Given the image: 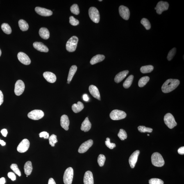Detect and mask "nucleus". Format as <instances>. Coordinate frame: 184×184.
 I'll return each mask as SVG.
<instances>
[{"label":"nucleus","instance_id":"obj_1","mask_svg":"<svg viewBox=\"0 0 184 184\" xmlns=\"http://www.w3.org/2000/svg\"><path fill=\"white\" fill-rule=\"evenodd\" d=\"M180 84L177 79H169L166 81L162 87V90L164 93H168L175 90Z\"/></svg>","mask_w":184,"mask_h":184},{"label":"nucleus","instance_id":"obj_2","mask_svg":"<svg viewBox=\"0 0 184 184\" xmlns=\"http://www.w3.org/2000/svg\"><path fill=\"white\" fill-rule=\"evenodd\" d=\"M151 162L155 167H161L164 165L165 162L162 155L158 153H153L151 158Z\"/></svg>","mask_w":184,"mask_h":184},{"label":"nucleus","instance_id":"obj_3","mask_svg":"<svg viewBox=\"0 0 184 184\" xmlns=\"http://www.w3.org/2000/svg\"><path fill=\"white\" fill-rule=\"evenodd\" d=\"M78 41V37L76 36L71 37L66 44V49L68 51L72 52L76 51Z\"/></svg>","mask_w":184,"mask_h":184},{"label":"nucleus","instance_id":"obj_4","mask_svg":"<svg viewBox=\"0 0 184 184\" xmlns=\"http://www.w3.org/2000/svg\"><path fill=\"white\" fill-rule=\"evenodd\" d=\"M74 171L72 168L69 167L66 170L63 177L65 184H71L74 177Z\"/></svg>","mask_w":184,"mask_h":184},{"label":"nucleus","instance_id":"obj_5","mask_svg":"<svg viewBox=\"0 0 184 184\" xmlns=\"http://www.w3.org/2000/svg\"><path fill=\"white\" fill-rule=\"evenodd\" d=\"M164 120L166 125L170 129H172L177 125L174 117L171 113L166 114L164 116Z\"/></svg>","mask_w":184,"mask_h":184},{"label":"nucleus","instance_id":"obj_6","mask_svg":"<svg viewBox=\"0 0 184 184\" xmlns=\"http://www.w3.org/2000/svg\"><path fill=\"white\" fill-rule=\"evenodd\" d=\"M126 114L123 111L115 110L112 111L110 114V117L112 120H119L125 118L126 117Z\"/></svg>","mask_w":184,"mask_h":184},{"label":"nucleus","instance_id":"obj_7","mask_svg":"<svg viewBox=\"0 0 184 184\" xmlns=\"http://www.w3.org/2000/svg\"><path fill=\"white\" fill-rule=\"evenodd\" d=\"M89 15L91 20L96 23L99 22L100 15L99 11L94 7H91L89 10Z\"/></svg>","mask_w":184,"mask_h":184},{"label":"nucleus","instance_id":"obj_8","mask_svg":"<svg viewBox=\"0 0 184 184\" xmlns=\"http://www.w3.org/2000/svg\"><path fill=\"white\" fill-rule=\"evenodd\" d=\"M44 116V113L42 110H35L31 111L28 114V117L33 120H38Z\"/></svg>","mask_w":184,"mask_h":184},{"label":"nucleus","instance_id":"obj_9","mask_svg":"<svg viewBox=\"0 0 184 184\" xmlns=\"http://www.w3.org/2000/svg\"><path fill=\"white\" fill-rule=\"evenodd\" d=\"M29 146L30 142L29 140L27 139H24L21 141L18 146L17 151L20 153H24L28 151Z\"/></svg>","mask_w":184,"mask_h":184},{"label":"nucleus","instance_id":"obj_10","mask_svg":"<svg viewBox=\"0 0 184 184\" xmlns=\"http://www.w3.org/2000/svg\"><path fill=\"white\" fill-rule=\"evenodd\" d=\"M25 88V84L22 80H19L15 85V93L16 95L20 96L24 92Z\"/></svg>","mask_w":184,"mask_h":184},{"label":"nucleus","instance_id":"obj_11","mask_svg":"<svg viewBox=\"0 0 184 184\" xmlns=\"http://www.w3.org/2000/svg\"><path fill=\"white\" fill-rule=\"evenodd\" d=\"M169 5L167 2L160 1L157 5L156 12L159 15H161L162 12L168 9Z\"/></svg>","mask_w":184,"mask_h":184},{"label":"nucleus","instance_id":"obj_12","mask_svg":"<svg viewBox=\"0 0 184 184\" xmlns=\"http://www.w3.org/2000/svg\"><path fill=\"white\" fill-rule=\"evenodd\" d=\"M93 144V141L89 140L83 143L80 146L78 149V153H84L88 151Z\"/></svg>","mask_w":184,"mask_h":184},{"label":"nucleus","instance_id":"obj_13","mask_svg":"<svg viewBox=\"0 0 184 184\" xmlns=\"http://www.w3.org/2000/svg\"><path fill=\"white\" fill-rule=\"evenodd\" d=\"M119 13L121 17L126 20L129 19L130 12L128 7L124 6H121L119 8Z\"/></svg>","mask_w":184,"mask_h":184},{"label":"nucleus","instance_id":"obj_14","mask_svg":"<svg viewBox=\"0 0 184 184\" xmlns=\"http://www.w3.org/2000/svg\"><path fill=\"white\" fill-rule=\"evenodd\" d=\"M17 58L19 61L25 65H29L31 63L30 60L28 55L22 52L18 53Z\"/></svg>","mask_w":184,"mask_h":184},{"label":"nucleus","instance_id":"obj_15","mask_svg":"<svg viewBox=\"0 0 184 184\" xmlns=\"http://www.w3.org/2000/svg\"><path fill=\"white\" fill-rule=\"evenodd\" d=\"M140 154V151L139 150L135 151L130 156L129 159V163L130 167L132 169L135 167L136 164L137 162V159Z\"/></svg>","mask_w":184,"mask_h":184},{"label":"nucleus","instance_id":"obj_16","mask_svg":"<svg viewBox=\"0 0 184 184\" xmlns=\"http://www.w3.org/2000/svg\"><path fill=\"white\" fill-rule=\"evenodd\" d=\"M35 10L39 15L44 17H49L53 14V12L51 10L40 7H36L35 8Z\"/></svg>","mask_w":184,"mask_h":184},{"label":"nucleus","instance_id":"obj_17","mask_svg":"<svg viewBox=\"0 0 184 184\" xmlns=\"http://www.w3.org/2000/svg\"><path fill=\"white\" fill-rule=\"evenodd\" d=\"M89 90L91 95L94 98L101 100L100 95L97 87L94 85H90L89 87Z\"/></svg>","mask_w":184,"mask_h":184},{"label":"nucleus","instance_id":"obj_18","mask_svg":"<svg viewBox=\"0 0 184 184\" xmlns=\"http://www.w3.org/2000/svg\"><path fill=\"white\" fill-rule=\"evenodd\" d=\"M84 184H94V179L92 173L90 171L85 172L84 177Z\"/></svg>","mask_w":184,"mask_h":184},{"label":"nucleus","instance_id":"obj_19","mask_svg":"<svg viewBox=\"0 0 184 184\" xmlns=\"http://www.w3.org/2000/svg\"><path fill=\"white\" fill-rule=\"evenodd\" d=\"M70 121L68 117L66 115L62 116L60 118V125L62 128L66 131L69 130Z\"/></svg>","mask_w":184,"mask_h":184},{"label":"nucleus","instance_id":"obj_20","mask_svg":"<svg viewBox=\"0 0 184 184\" xmlns=\"http://www.w3.org/2000/svg\"><path fill=\"white\" fill-rule=\"evenodd\" d=\"M33 46L37 51L41 52H48L49 51L47 46L41 42H35L33 43Z\"/></svg>","mask_w":184,"mask_h":184},{"label":"nucleus","instance_id":"obj_21","mask_svg":"<svg viewBox=\"0 0 184 184\" xmlns=\"http://www.w3.org/2000/svg\"><path fill=\"white\" fill-rule=\"evenodd\" d=\"M44 78L48 82L50 83H54L56 80V77L53 73L50 72H46L43 73Z\"/></svg>","mask_w":184,"mask_h":184},{"label":"nucleus","instance_id":"obj_22","mask_svg":"<svg viewBox=\"0 0 184 184\" xmlns=\"http://www.w3.org/2000/svg\"><path fill=\"white\" fill-rule=\"evenodd\" d=\"M128 73H129V71L128 70L124 71L119 72L116 75L115 78H114V81L116 83H120L126 77Z\"/></svg>","mask_w":184,"mask_h":184},{"label":"nucleus","instance_id":"obj_23","mask_svg":"<svg viewBox=\"0 0 184 184\" xmlns=\"http://www.w3.org/2000/svg\"><path fill=\"white\" fill-rule=\"evenodd\" d=\"M91 127L92 124L89 121L88 117L86 118L82 123L81 128V130L85 132H88L90 129Z\"/></svg>","mask_w":184,"mask_h":184},{"label":"nucleus","instance_id":"obj_24","mask_svg":"<svg viewBox=\"0 0 184 184\" xmlns=\"http://www.w3.org/2000/svg\"><path fill=\"white\" fill-rule=\"evenodd\" d=\"M39 34L41 38L45 40H47L50 37L49 30L46 28H41L39 30Z\"/></svg>","mask_w":184,"mask_h":184},{"label":"nucleus","instance_id":"obj_25","mask_svg":"<svg viewBox=\"0 0 184 184\" xmlns=\"http://www.w3.org/2000/svg\"><path fill=\"white\" fill-rule=\"evenodd\" d=\"M83 104L80 101H78L77 104H74L72 106V110L75 113H78L81 111L84 108Z\"/></svg>","mask_w":184,"mask_h":184},{"label":"nucleus","instance_id":"obj_26","mask_svg":"<svg viewBox=\"0 0 184 184\" xmlns=\"http://www.w3.org/2000/svg\"><path fill=\"white\" fill-rule=\"evenodd\" d=\"M105 58V57L104 55L98 54L93 57L91 59L90 63L91 65H94L98 62L102 61Z\"/></svg>","mask_w":184,"mask_h":184},{"label":"nucleus","instance_id":"obj_27","mask_svg":"<svg viewBox=\"0 0 184 184\" xmlns=\"http://www.w3.org/2000/svg\"><path fill=\"white\" fill-rule=\"evenodd\" d=\"M77 70V67L76 65H73L70 68L68 77V84H69L70 83L73 77L76 74Z\"/></svg>","mask_w":184,"mask_h":184},{"label":"nucleus","instance_id":"obj_28","mask_svg":"<svg viewBox=\"0 0 184 184\" xmlns=\"http://www.w3.org/2000/svg\"><path fill=\"white\" fill-rule=\"evenodd\" d=\"M24 170L25 174L27 176L30 175L33 171L31 162L30 161L27 162L25 164L24 167Z\"/></svg>","mask_w":184,"mask_h":184},{"label":"nucleus","instance_id":"obj_29","mask_svg":"<svg viewBox=\"0 0 184 184\" xmlns=\"http://www.w3.org/2000/svg\"><path fill=\"white\" fill-rule=\"evenodd\" d=\"M19 25L20 29L22 31H26L29 28V25L25 21L20 19L19 21Z\"/></svg>","mask_w":184,"mask_h":184},{"label":"nucleus","instance_id":"obj_30","mask_svg":"<svg viewBox=\"0 0 184 184\" xmlns=\"http://www.w3.org/2000/svg\"><path fill=\"white\" fill-rule=\"evenodd\" d=\"M133 78L134 76L132 75H130L126 78V81L123 84V86L125 88L127 89L131 86L132 83Z\"/></svg>","mask_w":184,"mask_h":184},{"label":"nucleus","instance_id":"obj_31","mask_svg":"<svg viewBox=\"0 0 184 184\" xmlns=\"http://www.w3.org/2000/svg\"><path fill=\"white\" fill-rule=\"evenodd\" d=\"M154 67L152 65H149L144 66L141 67L140 71L143 74H147L152 72Z\"/></svg>","mask_w":184,"mask_h":184},{"label":"nucleus","instance_id":"obj_32","mask_svg":"<svg viewBox=\"0 0 184 184\" xmlns=\"http://www.w3.org/2000/svg\"><path fill=\"white\" fill-rule=\"evenodd\" d=\"M1 28L2 30L5 33L7 34H10L12 32L11 28L7 23H3L1 25Z\"/></svg>","mask_w":184,"mask_h":184},{"label":"nucleus","instance_id":"obj_33","mask_svg":"<svg viewBox=\"0 0 184 184\" xmlns=\"http://www.w3.org/2000/svg\"><path fill=\"white\" fill-rule=\"evenodd\" d=\"M150 80L149 77L145 76L141 78L139 81V86L140 87H143L145 86Z\"/></svg>","mask_w":184,"mask_h":184},{"label":"nucleus","instance_id":"obj_34","mask_svg":"<svg viewBox=\"0 0 184 184\" xmlns=\"http://www.w3.org/2000/svg\"><path fill=\"white\" fill-rule=\"evenodd\" d=\"M141 23L145 28L146 30H148L151 29V24L147 19L145 18H143L141 21Z\"/></svg>","mask_w":184,"mask_h":184},{"label":"nucleus","instance_id":"obj_35","mask_svg":"<svg viewBox=\"0 0 184 184\" xmlns=\"http://www.w3.org/2000/svg\"><path fill=\"white\" fill-rule=\"evenodd\" d=\"M118 136L121 140L124 141L127 137V134L126 132L123 129H120L118 134Z\"/></svg>","mask_w":184,"mask_h":184},{"label":"nucleus","instance_id":"obj_36","mask_svg":"<svg viewBox=\"0 0 184 184\" xmlns=\"http://www.w3.org/2000/svg\"><path fill=\"white\" fill-rule=\"evenodd\" d=\"M10 168L16 174L18 175L19 177L21 176V173L20 170L18 167L17 164H12L10 166Z\"/></svg>","mask_w":184,"mask_h":184},{"label":"nucleus","instance_id":"obj_37","mask_svg":"<svg viewBox=\"0 0 184 184\" xmlns=\"http://www.w3.org/2000/svg\"><path fill=\"white\" fill-rule=\"evenodd\" d=\"M139 131L141 133H151L153 131L152 128L146 127L144 126H140L138 127Z\"/></svg>","mask_w":184,"mask_h":184},{"label":"nucleus","instance_id":"obj_38","mask_svg":"<svg viewBox=\"0 0 184 184\" xmlns=\"http://www.w3.org/2000/svg\"><path fill=\"white\" fill-rule=\"evenodd\" d=\"M49 144L52 147H54L55 144L58 142L56 135H52L49 138Z\"/></svg>","mask_w":184,"mask_h":184},{"label":"nucleus","instance_id":"obj_39","mask_svg":"<svg viewBox=\"0 0 184 184\" xmlns=\"http://www.w3.org/2000/svg\"><path fill=\"white\" fill-rule=\"evenodd\" d=\"M105 160L106 158L104 155L102 154L99 155L98 158V162L100 167H103L104 165Z\"/></svg>","mask_w":184,"mask_h":184},{"label":"nucleus","instance_id":"obj_40","mask_svg":"<svg viewBox=\"0 0 184 184\" xmlns=\"http://www.w3.org/2000/svg\"><path fill=\"white\" fill-rule=\"evenodd\" d=\"M70 11L72 13L75 15H78L80 13L79 7L76 4H74L71 6Z\"/></svg>","mask_w":184,"mask_h":184},{"label":"nucleus","instance_id":"obj_41","mask_svg":"<svg viewBox=\"0 0 184 184\" xmlns=\"http://www.w3.org/2000/svg\"><path fill=\"white\" fill-rule=\"evenodd\" d=\"M176 49L175 48H173L171 49L168 54L167 59L169 61H171L172 60L173 58L175 56L176 53Z\"/></svg>","mask_w":184,"mask_h":184},{"label":"nucleus","instance_id":"obj_42","mask_svg":"<svg viewBox=\"0 0 184 184\" xmlns=\"http://www.w3.org/2000/svg\"><path fill=\"white\" fill-rule=\"evenodd\" d=\"M164 182L158 178H152L149 180V184H164Z\"/></svg>","mask_w":184,"mask_h":184},{"label":"nucleus","instance_id":"obj_43","mask_svg":"<svg viewBox=\"0 0 184 184\" xmlns=\"http://www.w3.org/2000/svg\"><path fill=\"white\" fill-rule=\"evenodd\" d=\"M105 145L107 147L110 148V149H113L114 148L116 147V144L113 143H111L110 142V139L109 138H107L106 141L105 142Z\"/></svg>","mask_w":184,"mask_h":184},{"label":"nucleus","instance_id":"obj_44","mask_svg":"<svg viewBox=\"0 0 184 184\" xmlns=\"http://www.w3.org/2000/svg\"><path fill=\"white\" fill-rule=\"evenodd\" d=\"M69 23L73 26H76L79 24V22L77 19H75L73 16H71L69 18Z\"/></svg>","mask_w":184,"mask_h":184},{"label":"nucleus","instance_id":"obj_45","mask_svg":"<svg viewBox=\"0 0 184 184\" xmlns=\"http://www.w3.org/2000/svg\"><path fill=\"white\" fill-rule=\"evenodd\" d=\"M39 136L40 137H44L45 139L49 138V135L47 132L45 131L42 132L39 134Z\"/></svg>","mask_w":184,"mask_h":184},{"label":"nucleus","instance_id":"obj_46","mask_svg":"<svg viewBox=\"0 0 184 184\" xmlns=\"http://www.w3.org/2000/svg\"><path fill=\"white\" fill-rule=\"evenodd\" d=\"M8 176L12 181H15L16 180V176L13 173L9 172L8 174Z\"/></svg>","mask_w":184,"mask_h":184},{"label":"nucleus","instance_id":"obj_47","mask_svg":"<svg viewBox=\"0 0 184 184\" xmlns=\"http://www.w3.org/2000/svg\"><path fill=\"white\" fill-rule=\"evenodd\" d=\"M3 102V95L2 92L0 90V106L2 104Z\"/></svg>","mask_w":184,"mask_h":184},{"label":"nucleus","instance_id":"obj_48","mask_svg":"<svg viewBox=\"0 0 184 184\" xmlns=\"http://www.w3.org/2000/svg\"><path fill=\"white\" fill-rule=\"evenodd\" d=\"M178 152L179 154L183 155L184 154V147H182L180 148L178 150Z\"/></svg>","mask_w":184,"mask_h":184},{"label":"nucleus","instance_id":"obj_49","mask_svg":"<svg viewBox=\"0 0 184 184\" xmlns=\"http://www.w3.org/2000/svg\"><path fill=\"white\" fill-rule=\"evenodd\" d=\"M1 133L3 136L6 137L8 134V131L6 129H3L1 130Z\"/></svg>","mask_w":184,"mask_h":184},{"label":"nucleus","instance_id":"obj_50","mask_svg":"<svg viewBox=\"0 0 184 184\" xmlns=\"http://www.w3.org/2000/svg\"><path fill=\"white\" fill-rule=\"evenodd\" d=\"M48 184H56V183L53 178H50L49 179Z\"/></svg>","mask_w":184,"mask_h":184},{"label":"nucleus","instance_id":"obj_51","mask_svg":"<svg viewBox=\"0 0 184 184\" xmlns=\"http://www.w3.org/2000/svg\"><path fill=\"white\" fill-rule=\"evenodd\" d=\"M83 99L84 100L86 101H88L89 99L88 96L87 94H84L83 96Z\"/></svg>","mask_w":184,"mask_h":184},{"label":"nucleus","instance_id":"obj_52","mask_svg":"<svg viewBox=\"0 0 184 184\" xmlns=\"http://www.w3.org/2000/svg\"><path fill=\"white\" fill-rule=\"evenodd\" d=\"M6 183V180L4 177L0 178V184H5Z\"/></svg>","mask_w":184,"mask_h":184},{"label":"nucleus","instance_id":"obj_53","mask_svg":"<svg viewBox=\"0 0 184 184\" xmlns=\"http://www.w3.org/2000/svg\"><path fill=\"white\" fill-rule=\"evenodd\" d=\"M0 144H1L2 146H4L6 145V143L4 141L0 139Z\"/></svg>","mask_w":184,"mask_h":184},{"label":"nucleus","instance_id":"obj_54","mask_svg":"<svg viewBox=\"0 0 184 184\" xmlns=\"http://www.w3.org/2000/svg\"><path fill=\"white\" fill-rule=\"evenodd\" d=\"M1 49H0V56H1Z\"/></svg>","mask_w":184,"mask_h":184},{"label":"nucleus","instance_id":"obj_55","mask_svg":"<svg viewBox=\"0 0 184 184\" xmlns=\"http://www.w3.org/2000/svg\"><path fill=\"white\" fill-rule=\"evenodd\" d=\"M155 10H157V8H156V7H155Z\"/></svg>","mask_w":184,"mask_h":184},{"label":"nucleus","instance_id":"obj_56","mask_svg":"<svg viewBox=\"0 0 184 184\" xmlns=\"http://www.w3.org/2000/svg\"><path fill=\"white\" fill-rule=\"evenodd\" d=\"M102 1V0H101V1H100H100Z\"/></svg>","mask_w":184,"mask_h":184},{"label":"nucleus","instance_id":"obj_57","mask_svg":"<svg viewBox=\"0 0 184 184\" xmlns=\"http://www.w3.org/2000/svg\"><path fill=\"white\" fill-rule=\"evenodd\" d=\"M147 135L148 136H149V134H148Z\"/></svg>","mask_w":184,"mask_h":184}]
</instances>
